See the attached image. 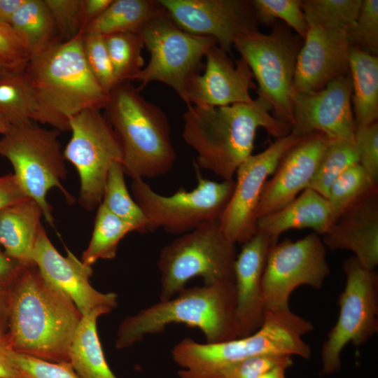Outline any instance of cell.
<instances>
[{"instance_id":"obj_1","label":"cell","mask_w":378,"mask_h":378,"mask_svg":"<svg viewBox=\"0 0 378 378\" xmlns=\"http://www.w3.org/2000/svg\"><path fill=\"white\" fill-rule=\"evenodd\" d=\"M272 111L270 102L260 95L250 104L187 105L182 135L197 153L195 164L223 180H232L239 166L252 155L259 127L276 139L290 132V125L277 120Z\"/></svg>"},{"instance_id":"obj_2","label":"cell","mask_w":378,"mask_h":378,"mask_svg":"<svg viewBox=\"0 0 378 378\" xmlns=\"http://www.w3.org/2000/svg\"><path fill=\"white\" fill-rule=\"evenodd\" d=\"M7 314L6 337L12 350L49 362H69V347L83 316L35 264L18 270Z\"/></svg>"},{"instance_id":"obj_3","label":"cell","mask_w":378,"mask_h":378,"mask_svg":"<svg viewBox=\"0 0 378 378\" xmlns=\"http://www.w3.org/2000/svg\"><path fill=\"white\" fill-rule=\"evenodd\" d=\"M83 31L33 55L24 69L36 103L34 122L69 131V119L87 110L104 109L108 92L87 64Z\"/></svg>"},{"instance_id":"obj_4","label":"cell","mask_w":378,"mask_h":378,"mask_svg":"<svg viewBox=\"0 0 378 378\" xmlns=\"http://www.w3.org/2000/svg\"><path fill=\"white\" fill-rule=\"evenodd\" d=\"M311 322L290 309L265 311L261 327L243 337L216 343H200L187 337L172 350L180 367V378H214L223 368L262 355L298 356L308 359L311 349L302 336L312 331Z\"/></svg>"},{"instance_id":"obj_5","label":"cell","mask_w":378,"mask_h":378,"mask_svg":"<svg viewBox=\"0 0 378 378\" xmlns=\"http://www.w3.org/2000/svg\"><path fill=\"white\" fill-rule=\"evenodd\" d=\"M235 312L234 282L186 287L171 299L160 300L125 318L118 327L115 346L130 347L173 323L197 328L208 343L237 339Z\"/></svg>"},{"instance_id":"obj_6","label":"cell","mask_w":378,"mask_h":378,"mask_svg":"<svg viewBox=\"0 0 378 378\" xmlns=\"http://www.w3.org/2000/svg\"><path fill=\"white\" fill-rule=\"evenodd\" d=\"M104 109L120 142L125 174L132 179L153 178L172 169L176 153L168 119L130 81L111 90Z\"/></svg>"},{"instance_id":"obj_7","label":"cell","mask_w":378,"mask_h":378,"mask_svg":"<svg viewBox=\"0 0 378 378\" xmlns=\"http://www.w3.org/2000/svg\"><path fill=\"white\" fill-rule=\"evenodd\" d=\"M236 244L216 220L201 224L164 246L158 262L160 300L171 299L195 277H201L204 285L234 283Z\"/></svg>"},{"instance_id":"obj_8","label":"cell","mask_w":378,"mask_h":378,"mask_svg":"<svg viewBox=\"0 0 378 378\" xmlns=\"http://www.w3.org/2000/svg\"><path fill=\"white\" fill-rule=\"evenodd\" d=\"M302 39L284 22H275L270 34L258 30L237 37L233 46L258 82L257 93L266 99L277 120L293 122V82Z\"/></svg>"},{"instance_id":"obj_9","label":"cell","mask_w":378,"mask_h":378,"mask_svg":"<svg viewBox=\"0 0 378 378\" xmlns=\"http://www.w3.org/2000/svg\"><path fill=\"white\" fill-rule=\"evenodd\" d=\"M59 132L31 121L12 126L0 140V155L10 161L24 192L40 206L43 217L52 226L54 218L46 200L48 192L56 187L69 204L74 201L61 183L67 170L58 139Z\"/></svg>"},{"instance_id":"obj_10","label":"cell","mask_w":378,"mask_h":378,"mask_svg":"<svg viewBox=\"0 0 378 378\" xmlns=\"http://www.w3.org/2000/svg\"><path fill=\"white\" fill-rule=\"evenodd\" d=\"M197 185L190 191L180 188L170 196L153 190L144 179H132V194L142 210L148 232L161 227L174 234H183L201 224L219 220L234 191V181L220 182L204 178L198 167Z\"/></svg>"},{"instance_id":"obj_11","label":"cell","mask_w":378,"mask_h":378,"mask_svg":"<svg viewBox=\"0 0 378 378\" xmlns=\"http://www.w3.org/2000/svg\"><path fill=\"white\" fill-rule=\"evenodd\" d=\"M138 34L150 54L148 64L133 78L141 82L139 90L150 82H160L171 87L184 102L188 82L200 74L202 59L216 41L184 31L166 10Z\"/></svg>"},{"instance_id":"obj_12","label":"cell","mask_w":378,"mask_h":378,"mask_svg":"<svg viewBox=\"0 0 378 378\" xmlns=\"http://www.w3.org/2000/svg\"><path fill=\"white\" fill-rule=\"evenodd\" d=\"M342 270L346 284L338 299L339 316L321 351L324 374L341 368L340 355L347 344L360 346L378 331L377 274L362 266L354 255L344 260Z\"/></svg>"},{"instance_id":"obj_13","label":"cell","mask_w":378,"mask_h":378,"mask_svg":"<svg viewBox=\"0 0 378 378\" xmlns=\"http://www.w3.org/2000/svg\"><path fill=\"white\" fill-rule=\"evenodd\" d=\"M71 137L63 154L80 178V204L91 211L101 204L111 166L122 161L120 142L100 111L87 110L69 120Z\"/></svg>"},{"instance_id":"obj_14","label":"cell","mask_w":378,"mask_h":378,"mask_svg":"<svg viewBox=\"0 0 378 378\" xmlns=\"http://www.w3.org/2000/svg\"><path fill=\"white\" fill-rule=\"evenodd\" d=\"M330 274L326 247L316 232L270 246L262 275L265 309H289V298L296 288L319 289Z\"/></svg>"},{"instance_id":"obj_15","label":"cell","mask_w":378,"mask_h":378,"mask_svg":"<svg viewBox=\"0 0 378 378\" xmlns=\"http://www.w3.org/2000/svg\"><path fill=\"white\" fill-rule=\"evenodd\" d=\"M304 137L290 132L239 166L232 195L219 219L230 241L244 244L257 233L255 214L264 186L283 156Z\"/></svg>"},{"instance_id":"obj_16","label":"cell","mask_w":378,"mask_h":378,"mask_svg":"<svg viewBox=\"0 0 378 378\" xmlns=\"http://www.w3.org/2000/svg\"><path fill=\"white\" fill-rule=\"evenodd\" d=\"M159 1L180 29L214 38L227 52L237 37L258 30L251 0Z\"/></svg>"},{"instance_id":"obj_17","label":"cell","mask_w":378,"mask_h":378,"mask_svg":"<svg viewBox=\"0 0 378 378\" xmlns=\"http://www.w3.org/2000/svg\"><path fill=\"white\" fill-rule=\"evenodd\" d=\"M351 94L350 74L330 82L316 92H295L290 132L300 136L320 132L330 139L355 144L356 126Z\"/></svg>"},{"instance_id":"obj_18","label":"cell","mask_w":378,"mask_h":378,"mask_svg":"<svg viewBox=\"0 0 378 378\" xmlns=\"http://www.w3.org/2000/svg\"><path fill=\"white\" fill-rule=\"evenodd\" d=\"M66 256L61 255L40 225L33 253V260L43 279L58 289L76 305L82 316L92 310L106 307L111 310L118 305L114 293H101L90 284L92 266L84 264L68 248Z\"/></svg>"},{"instance_id":"obj_19","label":"cell","mask_w":378,"mask_h":378,"mask_svg":"<svg viewBox=\"0 0 378 378\" xmlns=\"http://www.w3.org/2000/svg\"><path fill=\"white\" fill-rule=\"evenodd\" d=\"M205 58L203 74L194 76L186 86V105L223 106L253 102L249 92L257 90V86L244 59L240 57L234 64L218 44L209 49Z\"/></svg>"},{"instance_id":"obj_20","label":"cell","mask_w":378,"mask_h":378,"mask_svg":"<svg viewBox=\"0 0 378 378\" xmlns=\"http://www.w3.org/2000/svg\"><path fill=\"white\" fill-rule=\"evenodd\" d=\"M350 48L346 30L309 27L297 59L295 92H316L349 74Z\"/></svg>"},{"instance_id":"obj_21","label":"cell","mask_w":378,"mask_h":378,"mask_svg":"<svg viewBox=\"0 0 378 378\" xmlns=\"http://www.w3.org/2000/svg\"><path fill=\"white\" fill-rule=\"evenodd\" d=\"M329 142L325 134L315 132L286 152L264 186L255 211L256 220L284 207L308 188Z\"/></svg>"},{"instance_id":"obj_22","label":"cell","mask_w":378,"mask_h":378,"mask_svg":"<svg viewBox=\"0 0 378 378\" xmlns=\"http://www.w3.org/2000/svg\"><path fill=\"white\" fill-rule=\"evenodd\" d=\"M273 245L266 235L257 232L244 244L234 264L236 322L239 337L248 336L262 325L265 307L262 275L268 250Z\"/></svg>"},{"instance_id":"obj_23","label":"cell","mask_w":378,"mask_h":378,"mask_svg":"<svg viewBox=\"0 0 378 378\" xmlns=\"http://www.w3.org/2000/svg\"><path fill=\"white\" fill-rule=\"evenodd\" d=\"M323 235L326 247L351 251L362 266L374 270L378 265V186L350 205Z\"/></svg>"},{"instance_id":"obj_24","label":"cell","mask_w":378,"mask_h":378,"mask_svg":"<svg viewBox=\"0 0 378 378\" xmlns=\"http://www.w3.org/2000/svg\"><path fill=\"white\" fill-rule=\"evenodd\" d=\"M332 224L327 200L311 188H306L280 209L257 220V232L268 237L273 244L290 229L310 228L325 234Z\"/></svg>"},{"instance_id":"obj_25","label":"cell","mask_w":378,"mask_h":378,"mask_svg":"<svg viewBox=\"0 0 378 378\" xmlns=\"http://www.w3.org/2000/svg\"><path fill=\"white\" fill-rule=\"evenodd\" d=\"M41 216L40 206L31 198L0 211V244L20 265H34L33 253Z\"/></svg>"},{"instance_id":"obj_26","label":"cell","mask_w":378,"mask_h":378,"mask_svg":"<svg viewBox=\"0 0 378 378\" xmlns=\"http://www.w3.org/2000/svg\"><path fill=\"white\" fill-rule=\"evenodd\" d=\"M111 309L99 307L83 316L72 339L69 360L80 378H118L109 368L98 336L97 321Z\"/></svg>"},{"instance_id":"obj_27","label":"cell","mask_w":378,"mask_h":378,"mask_svg":"<svg viewBox=\"0 0 378 378\" xmlns=\"http://www.w3.org/2000/svg\"><path fill=\"white\" fill-rule=\"evenodd\" d=\"M349 64L356 126H368L378 118V57L351 47Z\"/></svg>"},{"instance_id":"obj_28","label":"cell","mask_w":378,"mask_h":378,"mask_svg":"<svg viewBox=\"0 0 378 378\" xmlns=\"http://www.w3.org/2000/svg\"><path fill=\"white\" fill-rule=\"evenodd\" d=\"M165 8L159 0H113L83 32L93 31L102 35L118 32L138 33Z\"/></svg>"},{"instance_id":"obj_29","label":"cell","mask_w":378,"mask_h":378,"mask_svg":"<svg viewBox=\"0 0 378 378\" xmlns=\"http://www.w3.org/2000/svg\"><path fill=\"white\" fill-rule=\"evenodd\" d=\"M10 24L24 41L30 57L62 41L44 0H24Z\"/></svg>"},{"instance_id":"obj_30","label":"cell","mask_w":378,"mask_h":378,"mask_svg":"<svg viewBox=\"0 0 378 378\" xmlns=\"http://www.w3.org/2000/svg\"><path fill=\"white\" fill-rule=\"evenodd\" d=\"M133 231H136L133 225L115 216L100 204L90 241L82 255V262L92 266L98 260L114 258L120 241Z\"/></svg>"},{"instance_id":"obj_31","label":"cell","mask_w":378,"mask_h":378,"mask_svg":"<svg viewBox=\"0 0 378 378\" xmlns=\"http://www.w3.org/2000/svg\"><path fill=\"white\" fill-rule=\"evenodd\" d=\"M36 103L24 70L0 76V113L12 126L33 121Z\"/></svg>"},{"instance_id":"obj_32","label":"cell","mask_w":378,"mask_h":378,"mask_svg":"<svg viewBox=\"0 0 378 378\" xmlns=\"http://www.w3.org/2000/svg\"><path fill=\"white\" fill-rule=\"evenodd\" d=\"M125 174L121 162L111 166L101 204L115 216L133 225L136 232H146L145 216L127 188Z\"/></svg>"},{"instance_id":"obj_33","label":"cell","mask_w":378,"mask_h":378,"mask_svg":"<svg viewBox=\"0 0 378 378\" xmlns=\"http://www.w3.org/2000/svg\"><path fill=\"white\" fill-rule=\"evenodd\" d=\"M358 163L355 144L341 139H330L307 188L327 199L329 189L336 179Z\"/></svg>"},{"instance_id":"obj_34","label":"cell","mask_w":378,"mask_h":378,"mask_svg":"<svg viewBox=\"0 0 378 378\" xmlns=\"http://www.w3.org/2000/svg\"><path fill=\"white\" fill-rule=\"evenodd\" d=\"M362 0H304L302 8L309 27L347 30L356 22Z\"/></svg>"},{"instance_id":"obj_35","label":"cell","mask_w":378,"mask_h":378,"mask_svg":"<svg viewBox=\"0 0 378 378\" xmlns=\"http://www.w3.org/2000/svg\"><path fill=\"white\" fill-rule=\"evenodd\" d=\"M118 82L133 80L144 66V41L138 33L118 32L103 35Z\"/></svg>"},{"instance_id":"obj_36","label":"cell","mask_w":378,"mask_h":378,"mask_svg":"<svg viewBox=\"0 0 378 378\" xmlns=\"http://www.w3.org/2000/svg\"><path fill=\"white\" fill-rule=\"evenodd\" d=\"M377 186L371 182L359 163L345 171L331 185L326 199L332 223L350 205Z\"/></svg>"},{"instance_id":"obj_37","label":"cell","mask_w":378,"mask_h":378,"mask_svg":"<svg viewBox=\"0 0 378 378\" xmlns=\"http://www.w3.org/2000/svg\"><path fill=\"white\" fill-rule=\"evenodd\" d=\"M257 20L260 24L272 26L276 19L281 20L302 39L308 30L301 0H251Z\"/></svg>"},{"instance_id":"obj_38","label":"cell","mask_w":378,"mask_h":378,"mask_svg":"<svg viewBox=\"0 0 378 378\" xmlns=\"http://www.w3.org/2000/svg\"><path fill=\"white\" fill-rule=\"evenodd\" d=\"M84 56L92 74L103 88L109 93L118 83L110 59L104 36L93 31L83 32Z\"/></svg>"},{"instance_id":"obj_39","label":"cell","mask_w":378,"mask_h":378,"mask_svg":"<svg viewBox=\"0 0 378 378\" xmlns=\"http://www.w3.org/2000/svg\"><path fill=\"white\" fill-rule=\"evenodd\" d=\"M351 47L378 53V0H362L355 23L346 30Z\"/></svg>"},{"instance_id":"obj_40","label":"cell","mask_w":378,"mask_h":378,"mask_svg":"<svg viewBox=\"0 0 378 378\" xmlns=\"http://www.w3.org/2000/svg\"><path fill=\"white\" fill-rule=\"evenodd\" d=\"M11 357L24 378H80L69 362H49L13 350Z\"/></svg>"},{"instance_id":"obj_41","label":"cell","mask_w":378,"mask_h":378,"mask_svg":"<svg viewBox=\"0 0 378 378\" xmlns=\"http://www.w3.org/2000/svg\"><path fill=\"white\" fill-rule=\"evenodd\" d=\"M30 56L22 36L9 24L0 22V65L8 71H24Z\"/></svg>"},{"instance_id":"obj_42","label":"cell","mask_w":378,"mask_h":378,"mask_svg":"<svg viewBox=\"0 0 378 378\" xmlns=\"http://www.w3.org/2000/svg\"><path fill=\"white\" fill-rule=\"evenodd\" d=\"M57 27L62 41L82 31L81 0H44Z\"/></svg>"},{"instance_id":"obj_43","label":"cell","mask_w":378,"mask_h":378,"mask_svg":"<svg viewBox=\"0 0 378 378\" xmlns=\"http://www.w3.org/2000/svg\"><path fill=\"white\" fill-rule=\"evenodd\" d=\"M354 143L360 165L371 182L378 185V122L356 127Z\"/></svg>"},{"instance_id":"obj_44","label":"cell","mask_w":378,"mask_h":378,"mask_svg":"<svg viewBox=\"0 0 378 378\" xmlns=\"http://www.w3.org/2000/svg\"><path fill=\"white\" fill-rule=\"evenodd\" d=\"M291 358L282 355L251 357L223 368L214 378H258L266 370Z\"/></svg>"},{"instance_id":"obj_45","label":"cell","mask_w":378,"mask_h":378,"mask_svg":"<svg viewBox=\"0 0 378 378\" xmlns=\"http://www.w3.org/2000/svg\"><path fill=\"white\" fill-rule=\"evenodd\" d=\"M29 198L14 174L0 177V211Z\"/></svg>"},{"instance_id":"obj_46","label":"cell","mask_w":378,"mask_h":378,"mask_svg":"<svg viewBox=\"0 0 378 378\" xmlns=\"http://www.w3.org/2000/svg\"><path fill=\"white\" fill-rule=\"evenodd\" d=\"M11 351L6 336L0 335V378H24L12 359Z\"/></svg>"},{"instance_id":"obj_47","label":"cell","mask_w":378,"mask_h":378,"mask_svg":"<svg viewBox=\"0 0 378 378\" xmlns=\"http://www.w3.org/2000/svg\"><path fill=\"white\" fill-rule=\"evenodd\" d=\"M113 0H81L82 31L102 15Z\"/></svg>"},{"instance_id":"obj_48","label":"cell","mask_w":378,"mask_h":378,"mask_svg":"<svg viewBox=\"0 0 378 378\" xmlns=\"http://www.w3.org/2000/svg\"><path fill=\"white\" fill-rule=\"evenodd\" d=\"M24 0H0V22L9 24L14 13Z\"/></svg>"},{"instance_id":"obj_49","label":"cell","mask_w":378,"mask_h":378,"mask_svg":"<svg viewBox=\"0 0 378 378\" xmlns=\"http://www.w3.org/2000/svg\"><path fill=\"white\" fill-rule=\"evenodd\" d=\"M292 364L293 358H291L266 370L258 378H286V371Z\"/></svg>"},{"instance_id":"obj_50","label":"cell","mask_w":378,"mask_h":378,"mask_svg":"<svg viewBox=\"0 0 378 378\" xmlns=\"http://www.w3.org/2000/svg\"><path fill=\"white\" fill-rule=\"evenodd\" d=\"M20 266L16 267L8 258L0 253V279L10 276L16 272Z\"/></svg>"},{"instance_id":"obj_51","label":"cell","mask_w":378,"mask_h":378,"mask_svg":"<svg viewBox=\"0 0 378 378\" xmlns=\"http://www.w3.org/2000/svg\"><path fill=\"white\" fill-rule=\"evenodd\" d=\"M12 125L8 120L0 113V136L7 134L11 129Z\"/></svg>"},{"instance_id":"obj_52","label":"cell","mask_w":378,"mask_h":378,"mask_svg":"<svg viewBox=\"0 0 378 378\" xmlns=\"http://www.w3.org/2000/svg\"><path fill=\"white\" fill-rule=\"evenodd\" d=\"M7 71H6L3 66L0 65V76H1L2 74H4V73Z\"/></svg>"}]
</instances>
